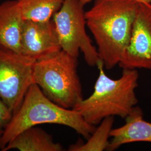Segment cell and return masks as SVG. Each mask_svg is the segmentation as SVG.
<instances>
[{
    "label": "cell",
    "instance_id": "1",
    "mask_svg": "<svg viewBox=\"0 0 151 151\" xmlns=\"http://www.w3.org/2000/svg\"><path fill=\"white\" fill-rule=\"evenodd\" d=\"M139 2L136 0H95L85 12L86 26L97 44L100 60L108 70L119 65L129 42Z\"/></svg>",
    "mask_w": 151,
    "mask_h": 151
},
{
    "label": "cell",
    "instance_id": "2",
    "mask_svg": "<svg viewBox=\"0 0 151 151\" xmlns=\"http://www.w3.org/2000/svg\"><path fill=\"white\" fill-rule=\"evenodd\" d=\"M97 67L99 75L92 93L72 109L93 125L109 116H118L125 119L138 103L135 93L139 79L138 70L123 69L122 76L113 80L105 74L100 60Z\"/></svg>",
    "mask_w": 151,
    "mask_h": 151
},
{
    "label": "cell",
    "instance_id": "3",
    "mask_svg": "<svg viewBox=\"0 0 151 151\" xmlns=\"http://www.w3.org/2000/svg\"><path fill=\"white\" fill-rule=\"evenodd\" d=\"M42 124L68 127L86 139L96 129L95 125L88 123L75 110L63 108L50 100L37 84L33 83L0 139V150L2 151L14 138L24 130Z\"/></svg>",
    "mask_w": 151,
    "mask_h": 151
},
{
    "label": "cell",
    "instance_id": "4",
    "mask_svg": "<svg viewBox=\"0 0 151 151\" xmlns=\"http://www.w3.org/2000/svg\"><path fill=\"white\" fill-rule=\"evenodd\" d=\"M77 65V58L63 50L35 60L34 83L54 103L65 109H73L83 99Z\"/></svg>",
    "mask_w": 151,
    "mask_h": 151
},
{
    "label": "cell",
    "instance_id": "5",
    "mask_svg": "<svg viewBox=\"0 0 151 151\" xmlns=\"http://www.w3.org/2000/svg\"><path fill=\"white\" fill-rule=\"evenodd\" d=\"M83 7L80 0H65L52 20L62 50L76 58L81 51L87 65L97 66L100 59L86 32Z\"/></svg>",
    "mask_w": 151,
    "mask_h": 151
},
{
    "label": "cell",
    "instance_id": "6",
    "mask_svg": "<svg viewBox=\"0 0 151 151\" xmlns=\"http://www.w3.org/2000/svg\"><path fill=\"white\" fill-rule=\"evenodd\" d=\"M35 62L23 54L0 47V100L13 114L34 83Z\"/></svg>",
    "mask_w": 151,
    "mask_h": 151
},
{
    "label": "cell",
    "instance_id": "7",
    "mask_svg": "<svg viewBox=\"0 0 151 151\" xmlns=\"http://www.w3.org/2000/svg\"><path fill=\"white\" fill-rule=\"evenodd\" d=\"M119 65L123 69L151 70V4L139 2L129 42Z\"/></svg>",
    "mask_w": 151,
    "mask_h": 151
},
{
    "label": "cell",
    "instance_id": "8",
    "mask_svg": "<svg viewBox=\"0 0 151 151\" xmlns=\"http://www.w3.org/2000/svg\"><path fill=\"white\" fill-rule=\"evenodd\" d=\"M61 50L52 19L44 22L24 21L21 40V54L37 60Z\"/></svg>",
    "mask_w": 151,
    "mask_h": 151
},
{
    "label": "cell",
    "instance_id": "9",
    "mask_svg": "<svg viewBox=\"0 0 151 151\" xmlns=\"http://www.w3.org/2000/svg\"><path fill=\"white\" fill-rule=\"evenodd\" d=\"M24 21L16 0H7L0 4V47L21 54Z\"/></svg>",
    "mask_w": 151,
    "mask_h": 151
},
{
    "label": "cell",
    "instance_id": "10",
    "mask_svg": "<svg viewBox=\"0 0 151 151\" xmlns=\"http://www.w3.org/2000/svg\"><path fill=\"white\" fill-rule=\"evenodd\" d=\"M108 151H114L120 146L134 142L151 143V123L143 119V113L140 108L135 106L125 118V124L113 129Z\"/></svg>",
    "mask_w": 151,
    "mask_h": 151
},
{
    "label": "cell",
    "instance_id": "11",
    "mask_svg": "<svg viewBox=\"0 0 151 151\" xmlns=\"http://www.w3.org/2000/svg\"><path fill=\"white\" fill-rule=\"evenodd\" d=\"M17 150L20 151H61L62 145L54 142L52 137L43 130L32 127L19 133L3 151Z\"/></svg>",
    "mask_w": 151,
    "mask_h": 151
},
{
    "label": "cell",
    "instance_id": "12",
    "mask_svg": "<svg viewBox=\"0 0 151 151\" xmlns=\"http://www.w3.org/2000/svg\"><path fill=\"white\" fill-rule=\"evenodd\" d=\"M25 20L44 22L50 20L65 0H16Z\"/></svg>",
    "mask_w": 151,
    "mask_h": 151
},
{
    "label": "cell",
    "instance_id": "13",
    "mask_svg": "<svg viewBox=\"0 0 151 151\" xmlns=\"http://www.w3.org/2000/svg\"><path fill=\"white\" fill-rule=\"evenodd\" d=\"M114 116H109L103 119L100 126L96 128L91 136L87 139L85 144H77L71 145L69 151H104L107 150L110 137V133L113 129Z\"/></svg>",
    "mask_w": 151,
    "mask_h": 151
},
{
    "label": "cell",
    "instance_id": "14",
    "mask_svg": "<svg viewBox=\"0 0 151 151\" xmlns=\"http://www.w3.org/2000/svg\"><path fill=\"white\" fill-rule=\"evenodd\" d=\"M13 113L5 103L0 100V139L10 123Z\"/></svg>",
    "mask_w": 151,
    "mask_h": 151
},
{
    "label": "cell",
    "instance_id": "15",
    "mask_svg": "<svg viewBox=\"0 0 151 151\" xmlns=\"http://www.w3.org/2000/svg\"><path fill=\"white\" fill-rule=\"evenodd\" d=\"M81 1V3L85 6L87 4H88L89 2H91L93 0H80ZM140 2H146V3H148L151 4V0H136Z\"/></svg>",
    "mask_w": 151,
    "mask_h": 151
}]
</instances>
